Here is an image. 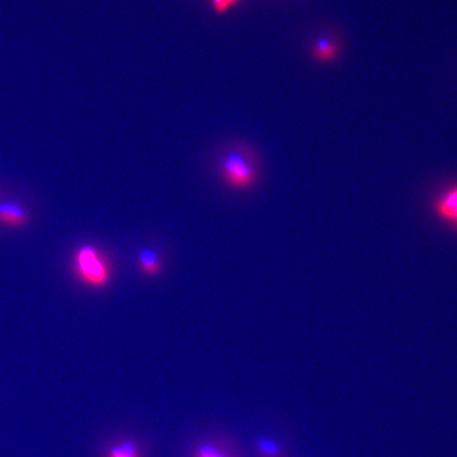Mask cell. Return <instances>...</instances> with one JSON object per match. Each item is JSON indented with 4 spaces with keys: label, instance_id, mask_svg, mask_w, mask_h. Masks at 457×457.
I'll use <instances>...</instances> for the list:
<instances>
[{
    "label": "cell",
    "instance_id": "obj_1",
    "mask_svg": "<svg viewBox=\"0 0 457 457\" xmlns=\"http://www.w3.org/2000/svg\"><path fill=\"white\" fill-rule=\"evenodd\" d=\"M74 270L81 281L93 288H105L112 279V267L107 256L94 245H84L74 254Z\"/></svg>",
    "mask_w": 457,
    "mask_h": 457
},
{
    "label": "cell",
    "instance_id": "obj_2",
    "mask_svg": "<svg viewBox=\"0 0 457 457\" xmlns=\"http://www.w3.org/2000/svg\"><path fill=\"white\" fill-rule=\"evenodd\" d=\"M222 181L236 191L253 187L257 180V168L253 159L242 152H231L222 158L220 164Z\"/></svg>",
    "mask_w": 457,
    "mask_h": 457
},
{
    "label": "cell",
    "instance_id": "obj_3",
    "mask_svg": "<svg viewBox=\"0 0 457 457\" xmlns=\"http://www.w3.org/2000/svg\"><path fill=\"white\" fill-rule=\"evenodd\" d=\"M433 211L445 225L457 228V185L448 187L436 199Z\"/></svg>",
    "mask_w": 457,
    "mask_h": 457
},
{
    "label": "cell",
    "instance_id": "obj_4",
    "mask_svg": "<svg viewBox=\"0 0 457 457\" xmlns=\"http://www.w3.org/2000/svg\"><path fill=\"white\" fill-rule=\"evenodd\" d=\"M314 60L320 62H333L339 55V46L334 39L327 37H319L313 45Z\"/></svg>",
    "mask_w": 457,
    "mask_h": 457
},
{
    "label": "cell",
    "instance_id": "obj_5",
    "mask_svg": "<svg viewBox=\"0 0 457 457\" xmlns=\"http://www.w3.org/2000/svg\"><path fill=\"white\" fill-rule=\"evenodd\" d=\"M140 271L146 277H156L162 272V257L153 249H143L138 255Z\"/></svg>",
    "mask_w": 457,
    "mask_h": 457
},
{
    "label": "cell",
    "instance_id": "obj_6",
    "mask_svg": "<svg viewBox=\"0 0 457 457\" xmlns=\"http://www.w3.org/2000/svg\"><path fill=\"white\" fill-rule=\"evenodd\" d=\"M0 220L9 226H22L28 220V216L19 204L5 203L0 204Z\"/></svg>",
    "mask_w": 457,
    "mask_h": 457
},
{
    "label": "cell",
    "instance_id": "obj_7",
    "mask_svg": "<svg viewBox=\"0 0 457 457\" xmlns=\"http://www.w3.org/2000/svg\"><path fill=\"white\" fill-rule=\"evenodd\" d=\"M107 457H141L138 445L133 441L120 442L108 451Z\"/></svg>",
    "mask_w": 457,
    "mask_h": 457
},
{
    "label": "cell",
    "instance_id": "obj_8",
    "mask_svg": "<svg viewBox=\"0 0 457 457\" xmlns=\"http://www.w3.org/2000/svg\"><path fill=\"white\" fill-rule=\"evenodd\" d=\"M195 457H228L214 445L203 444L198 445L195 451Z\"/></svg>",
    "mask_w": 457,
    "mask_h": 457
},
{
    "label": "cell",
    "instance_id": "obj_9",
    "mask_svg": "<svg viewBox=\"0 0 457 457\" xmlns=\"http://www.w3.org/2000/svg\"><path fill=\"white\" fill-rule=\"evenodd\" d=\"M257 448L266 456L273 457L279 453L278 445L271 439L262 438L257 442Z\"/></svg>",
    "mask_w": 457,
    "mask_h": 457
},
{
    "label": "cell",
    "instance_id": "obj_10",
    "mask_svg": "<svg viewBox=\"0 0 457 457\" xmlns=\"http://www.w3.org/2000/svg\"><path fill=\"white\" fill-rule=\"evenodd\" d=\"M238 2L239 0H212V4L217 13L224 14Z\"/></svg>",
    "mask_w": 457,
    "mask_h": 457
}]
</instances>
